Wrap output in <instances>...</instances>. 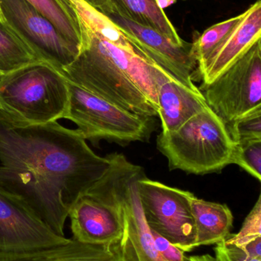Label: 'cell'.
<instances>
[{
  "label": "cell",
  "mask_w": 261,
  "mask_h": 261,
  "mask_svg": "<svg viewBox=\"0 0 261 261\" xmlns=\"http://www.w3.org/2000/svg\"><path fill=\"white\" fill-rule=\"evenodd\" d=\"M87 141L58 122L30 125L0 113V191L65 237L72 207L111 164L110 155L96 154Z\"/></svg>",
  "instance_id": "obj_1"
},
{
  "label": "cell",
  "mask_w": 261,
  "mask_h": 261,
  "mask_svg": "<svg viewBox=\"0 0 261 261\" xmlns=\"http://www.w3.org/2000/svg\"><path fill=\"white\" fill-rule=\"evenodd\" d=\"M82 43L61 73L67 81L130 113L158 116L156 79L163 67L149 59L107 15L84 0H69Z\"/></svg>",
  "instance_id": "obj_2"
},
{
  "label": "cell",
  "mask_w": 261,
  "mask_h": 261,
  "mask_svg": "<svg viewBox=\"0 0 261 261\" xmlns=\"http://www.w3.org/2000/svg\"><path fill=\"white\" fill-rule=\"evenodd\" d=\"M70 100L68 82L60 70L36 61L0 76V113L30 125L64 119Z\"/></svg>",
  "instance_id": "obj_3"
},
{
  "label": "cell",
  "mask_w": 261,
  "mask_h": 261,
  "mask_svg": "<svg viewBox=\"0 0 261 261\" xmlns=\"http://www.w3.org/2000/svg\"><path fill=\"white\" fill-rule=\"evenodd\" d=\"M156 147L168 161L170 170L205 175L232 164L236 141L228 125L208 107L177 130L161 132Z\"/></svg>",
  "instance_id": "obj_4"
},
{
  "label": "cell",
  "mask_w": 261,
  "mask_h": 261,
  "mask_svg": "<svg viewBox=\"0 0 261 261\" xmlns=\"http://www.w3.org/2000/svg\"><path fill=\"white\" fill-rule=\"evenodd\" d=\"M68 110L64 119L76 124L87 140L119 143L145 141L153 130L152 118L130 113L70 81Z\"/></svg>",
  "instance_id": "obj_5"
},
{
  "label": "cell",
  "mask_w": 261,
  "mask_h": 261,
  "mask_svg": "<svg viewBox=\"0 0 261 261\" xmlns=\"http://www.w3.org/2000/svg\"><path fill=\"white\" fill-rule=\"evenodd\" d=\"M199 90L208 107L230 126L261 108V40Z\"/></svg>",
  "instance_id": "obj_6"
},
{
  "label": "cell",
  "mask_w": 261,
  "mask_h": 261,
  "mask_svg": "<svg viewBox=\"0 0 261 261\" xmlns=\"http://www.w3.org/2000/svg\"><path fill=\"white\" fill-rule=\"evenodd\" d=\"M138 190L146 222L184 252L196 248V230L190 205V192L141 177Z\"/></svg>",
  "instance_id": "obj_7"
},
{
  "label": "cell",
  "mask_w": 261,
  "mask_h": 261,
  "mask_svg": "<svg viewBox=\"0 0 261 261\" xmlns=\"http://www.w3.org/2000/svg\"><path fill=\"white\" fill-rule=\"evenodd\" d=\"M2 18L40 61L62 72L77 58L81 46L26 0H0Z\"/></svg>",
  "instance_id": "obj_8"
},
{
  "label": "cell",
  "mask_w": 261,
  "mask_h": 261,
  "mask_svg": "<svg viewBox=\"0 0 261 261\" xmlns=\"http://www.w3.org/2000/svg\"><path fill=\"white\" fill-rule=\"evenodd\" d=\"M107 16L149 59L165 69L189 88L200 90L193 83L198 62L193 42L177 45L158 31L133 22L117 12H113Z\"/></svg>",
  "instance_id": "obj_9"
},
{
  "label": "cell",
  "mask_w": 261,
  "mask_h": 261,
  "mask_svg": "<svg viewBox=\"0 0 261 261\" xmlns=\"http://www.w3.org/2000/svg\"><path fill=\"white\" fill-rule=\"evenodd\" d=\"M19 199L0 191V252L46 248L67 242Z\"/></svg>",
  "instance_id": "obj_10"
},
{
  "label": "cell",
  "mask_w": 261,
  "mask_h": 261,
  "mask_svg": "<svg viewBox=\"0 0 261 261\" xmlns=\"http://www.w3.org/2000/svg\"><path fill=\"white\" fill-rule=\"evenodd\" d=\"M144 176V169L138 166L121 190L124 229L118 247L124 261H166L155 247L151 231L143 213L138 181Z\"/></svg>",
  "instance_id": "obj_11"
},
{
  "label": "cell",
  "mask_w": 261,
  "mask_h": 261,
  "mask_svg": "<svg viewBox=\"0 0 261 261\" xmlns=\"http://www.w3.org/2000/svg\"><path fill=\"white\" fill-rule=\"evenodd\" d=\"M156 84L162 133L177 130L208 107L201 90L189 88L165 69H161Z\"/></svg>",
  "instance_id": "obj_12"
},
{
  "label": "cell",
  "mask_w": 261,
  "mask_h": 261,
  "mask_svg": "<svg viewBox=\"0 0 261 261\" xmlns=\"http://www.w3.org/2000/svg\"><path fill=\"white\" fill-rule=\"evenodd\" d=\"M259 40H261V0L244 12L243 18L228 39L205 66L196 72L195 76L202 81L201 86L213 82Z\"/></svg>",
  "instance_id": "obj_13"
},
{
  "label": "cell",
  "mask_w": 261,
  "mask_h": 261,
  "mask_svg": "<svg viewBox=\"0 0 261 261\" xmlns=\"http://www.w3.org/2000/svg\"><path fill=\"white\" fill-rule=\"evenodd\" d=\"M0 261H124L118 247L82 243L73 239L46 248L0 252Z\"/></svg>",
  "instance_id": "obj_14"
},
{
  "label": "cell",
  "mask_w": 261,
  "mask_h": 261,
  "mask_svg": "<svg viewBox=\"0 0 261 261\" xmlns=\"http://www.w3.org/2000/svg\"><path fill=\"white\" fill-rule=\"evenodd\" d=\"M190 205L196 230V248L218 245L231 234L233 215L225 204L208 202L190 193Z\"/></svg>",
  "instance_id": "obj_15"
},
{
  "label": "cell",
  "mask_w": 261,
  "mask_h": 261,
  "mask_svg": "<svg viewBox=\"0 0 261 261\" xmlns=\"http://www.w3.org/2000/svg\"><path fill=\"white\" fill-rule=\"evenodd\" d=\"M110 2L113 6V12H117L127 19L158 31L177 45H184L187 42L180 38L156 0H110Z\"/></svg>",
  "instance_id": "obj_16"
},
{
  "label": "cell",
  "mask_w": 261,
  "mask_h": 261,
  "mask_svg": "<svg viewBox=\"0 0 261 261\" xmlns=\"http://www.w3.org/2000/svg\"><path fill=\"white\" fill-rule=\"evenodd\" d=\"M45 15L72 42L81 46L82 32L77 13L69 0H26Z\"/></svg>",
  "instance_id": "obj_17"
},
{
  "label": "cell",
  "mask_w": 261,
  "mask_h": 261,
  "mask_svg": "<svg viewBox=\"0 0 261 261\" xmlns=\"http://www.w3.org/2000/svg\"><path fill=\"white\" fill-rule=\"evenodd\" d=\"M39 61L10 26L0 18V75Z\"/></svg>",
  "instance_id": "obj_18"
},
{
  "label": "cell",
  "mask_w": 261,
  "mask_h": 261,
  "mask_svg": "<svg viewBox=\"0 0 261 261\" xmlns=\"http://www.w3.org/2000/svg\"><path fill=\"white\" fill-rule=\"evenodd\" d=\"M243 17L244 12L238 16L213 24L193 41L195 55L198 62L196 71L202 69L216 55Z\"/></svg>",
  "instance_id": "obj_19"
},
{
  "label": "cell",
  "mask_w": 261,
  "mask_h": 261,
  "mask_svg": "<svg viewBox=\"0 0 261 261\" xmlns=\"http://www.w3.org/2000/svg\"><path fill=\"white\" fill-rule=\"evenodd\" d=\"M232 164H237L261 182V138L236 142Z\"/></svg>",
  "instance_id": "obj_20"
},
{
  "label": "cell",
  "mask_w": 261,
  "mask_h": 261,
  "mask_svg": "<svg viewBox=\"0 0 261 261\" xmlns=\"http://www.w3.org/2000/svg\"><path fill=\"white\" fill-rule=\"evenodd\" d=\"M261 184V182H260ZM261 236V186L260 193L258 199L254 205L251 213L248 214L242 225V228L237 234H231L228 239L225 240L227 243L243 247L250 242L255 240Z\"/></svg>",
  "instance_id": "obj_21"
},
{
  "label": "cell",
  "mask_w": 261,
  "mask_h": 261,
  "mask_svg": "<svg viewBox=\"0 0 261 261\" xmlns=\"http://www.w3.org/2000/svg\"><path fill=\"white\" fill-rule=\"evenodd\" d=\"M228 128L236 142L261 138V108L236 121Z\"/></svg>",
  "instance_id": "obj_22"
},
{
  "label": "cell",
  "mask_w": 261,
  "mask_h": 261,
  "mask_svg": "<svg viewBox=\"0 0 261 261\" xmlns=\"http://www.w3.org/2000/svg\"><path fill=\"white\" fill-rule=\"evenodd\" d=\"M215 254L219 261H261L260 257H251L240 247L227 243L225 240L216 245Z\"/></svg>",
  "instance_id": "obj_23"
},
{
  "label": "cell",
  "mask_w": 261,
  "mask_h": 261,
  "mask_svg": "<svg viewBox=\"0 0 261 261\" xmlns=\"http://www.w3.org/2000/svg\"><path fill=\"white\" fill-rule=\"evenodd\" d=\"M151 233L155 247L164 260L166 261H190V257H187L184 251L175 246L165 238L155 231H151Z\"/></svg>",
  "instance_id": "obj_24"
},
{
  "label": "cell",
  "mask_w": 261,
  "mask_h": 261,
  "mask_svg": "<svg viewBox=\"0 0 261 261\" xmlns=\"http://www.w3.org/2000/svg\"><path fill=\"white\" fill-rule=\"evenodd\" d=\"M84 1L104 15H107L113 12V6L110 0H84Z\"/></svg>",
  "instance_id": "obj_25"
},
{
  "label": "cell",
  "mask_w": 261,
  "mask_h": 261,
  "mask_svg": "<svg viewBox=\"0 0 261 261\" xmlns=\"http://www.w3.org/2000/svg\"><path fill=\"white\" fill-rule=\"evenodd\" d=\"M191 261H219L216 257L210 254H203V255L191 256L190 257Z\"/></svg>",
  "instance_id": "obj_26"
},
{
  "label": "cell",
  "mask_w": 261,
  "mask_h": 261,
  "mask_svg": "<svg viewBox=\"0 0 261 261\" xmlns=\"http://www.w3.org/2000/svg\"><path fill=\"white\" fill-rule=\"evenodd\" d=\"M158 1V5H159L160 7L164 9V8L167 7V6H170V5L173 4L176 2V0H156Z\"/></svg>",
  "instance_id": "obj_27"
},
{
  "label": "cell",
  "mask_w": 261,
  "mask_h": 261,
  "mask_svg": "<svg viewBox=\"0 0 261 261\" xmlns=\"http://www.w3.org/2000/svg\"><path fill=\"white\" fill-rule=\"evenodd\" d=\"M0 18H2V15H1V9H0Z\"/></svg>",
  "instance_id": "obj_28"
},
{
  "label": "cell",
  "mask_w": 261,
  "mask_h": 261,
  "mask_svg": "<svg viewBox=\"0 0 261 261\" xmlns=\"http://www.w3.org/2000/svg\"><path fill=\"white\" fill-rule=\"evenodd\" d=\"M0 76H1V75H0Z\"/></svg>",
  "instance_id": "obj_29"
}]
</instances>
